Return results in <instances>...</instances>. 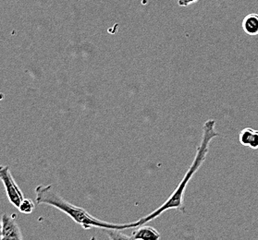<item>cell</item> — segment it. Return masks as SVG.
<instances>
[{
  "label": "cell",
  "mask_w": 258,
  "mask_h": 240,
  "mask_svg": "<svg viewBox=\"0 0 258 240\" xmlns=\"http://www.w3.org/2000/svg\"><path fill=\"white\" fill-rule=\"evenodd\" d=\"M0 180L5 187L9 201L12 202V205L19 208L21 202L24 199V196L23 191L16 183L15 179H13L9 167L0 166Z\"/></svg>",
  "instance_id": "3957f363"
},
{
  "label": "cell",
  "mask_w": 258,
  "mask_h": 240,
  "mask_svg": "<svg viewBox=\"0 0 258 240\" xmlns=\"http://www.w3.org/2000/svg\"><path fill=\"white\" fill-rule=\"evenodd\" d=\"M241 27L243 32L250 36L258 35V14L250 13L242 20Z\"/></svg>",
  "instance_id": "8992f818"
},
{
  "label": "cell",
  "mask_w": 258,
  "mask_h": 240,
  "mask_svg": "<svg viewBox=\"0 0 258 240\" xmlns=\"http://www.w3.org/2000/svg\"><path fill=\"white\" fill-rule=\"evenodd\" d=\"M253 130L254 129H252V128H245V129L241 130L240 134H239V141H240L241 145L249 147Z\"/></svg>",
  "instance_id": "52a82bcc"
},
{
  "label": "cell",
  "mask_w": 258,
  "mask_h": 240,
  "mask_svg": "<svg viewBox=\"0 0 258 240\" xmlns=\"http://www.w3.org/2000/svg\"><path fill=\"white\" fill-rule=\"evenodd\" d=\"M197 1H199V0H179L178 4L180 7H187L197 3Z\"/></svg>",
  "instance_id": "30bf717a"
},
{
  "label": "cell",
  "mask_w": 258,
  "mask_h": 240,
  "mask_svg": "<svg viewBox=\"0 0 258 240\" xmlns=\"http://www.w3.org/2000/svg\"><path fill=\"white\" fill-rule=\"evenodd\" d=\"M219 133L216 131V120L215 119H208L204 126H203L202 139L200 145L197 149V153L194 162L190 166L188 171L186 172L185 176L181 179L180 184L176 188V190L172 192V194L168 198L167 201L163 203L162 205L158 207L157 210L152 212L150 214L146 215L145 217L141 218L140 220L135 222V227H138L143 224H146L153 220L157 219L160 216L163 212L168 211L169 209H175L180 212H184V193H185L187 185L191 178L195 176L199 170V168L202 167L203 163L206 161V158L208 153V149L211 141L216 137L219 136Z\"/></svg>",
  "instance_id": "6da1fadb"
},
{
  "label": "cell",
  "mask_w": 258,
  "mask_h": 240,
  "mask_svg": "<svg viewBox=\"0 0 258 240\" xmlns=\"http://www.w3.org/2000/svg\"><path fill=\"white\" fill-rule=\"evenodd\" d=\"M36 193V202L39 204H46L54 207L57 210L66 213L68 216L73 219L76 223L80 224L84 229H90L93 227L102 229H117V230H126L134 228L133 223H112L99 220L84 208L75 206L71 202L64 200L56 190L53 189L52 185H39L35 189Z\"/></svg>",
  "instance_id": "7a4b0ae2"
},
{
  "label": "cell",
  "mask_w": 258,
  "mask_h": 240,
  "mask_svg": "<svg viewBox=\"0 0 258 240\" xmlns=\"http://www.w3.org/2000/svg\"><path fill=\"white\" fill-rule=\"evenodd\" d=\"M0 240H2V222L0 221Z\"/></svg>",
  "instance_id": "8fae6325"
},
{
  "label": "cell",
  "mask_w": 258,
  "mask_h": 240,
  "mask_svg": "<svg viewBox=\"0 0 258 240\" xmlns=\"http://www.w3.org/2000/svg\"><path fill=\"white\" fill-rule=\"evenodd\" d=\"M22 231L15 220V215L4 213L2 216V240H22Z\"/></svg>",
  "instance_id": "277c9868"
},
{
  "label": "cell",
  "mask_w": 258,
  "mask_h": 240,
  "mask_svg": "<svg viewBox=\"0 0 258 240\" xmlns=\"http://www.w3.org/2000/svg\"><path fill=\"white\" fill-rule=\"evenodd\" d=\"M160 233L157 229L146 224L135 227L131 235L132 239L157 240L160 239Z\"/></svg>",
  "instance_id": "5b68a950"
},
{
  "label": "cell",
  "mask_w": 258,
  "mask_h": 240,
  "mask_svg": "<svg viewBox=\"0 0 258 240\" xmlns=\"http://www.w3.org/2000/svg\"><path fill=\"white\" fill-rule=\"evenodd\" d=\"M34 208H35V205H34V201L30 199H23V201L21 202L18 209L22 213L29 214V213L34 212Z\"/></svg>",
  "instance_id": "ba28073f"
},
{
  "label": "cell",
  "mask_w": 258,
  "mask_h": 240,
  "mask_svg": "<svg viewBox=\"0 0 258 240\" xmlns=\"http://www.w3.org/2000/svg\"><path fill=\"white\" fill-rule=\"evenodd\" d=\"M249 148H251L252 150H258V130L254 129L253 133H252V138L250 140V144Z\"/></svg>",
  "instance_id": "9c48e42d"
}]
</instances>
